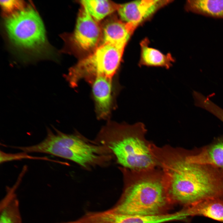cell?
Masks as SVG:
<instances>
[{"label": "cell", "instance_id": "277c9868", "mask_svg": "<svg viewBox=\"0 0 223 223\" xmlns=\"http://www.w3.org/2000/svg\"><path fill=\"white\" fill-rule=\"evenodd\" d=\"M55 131L54 133L48 131V136L38 145L40 153L68 160L88 170L106 166L114 159L108 148L95 140H90L77 132L66 134Z\"/></svg>", "mask_w": 223, "mask_h": 223}, {"label": "cell", "instance_id": "3957f363", "mask_svg": "<svg viewBox=\"0 0 223 223\" xmlns=\"http://www.w3.org/2000/svg\"><path fill=\"white\" fill-rule=\"evenodd\" d=\"M144 125L138 122L133 125L109 121L102 127L94 139L110 150L120 167L133 170L157 167L152 155V143L146 138Z\"/></svg>", "mask_w": 223, "mask_h": 223}, {"label": "cell", "instance_id": "ac0fdd59", "mask_svg": "<svg viewBox=\"0 0 223 223\" xmlns=\"http://www.w3.org/2000/svg\"><path fill=\"white\" fill-rule=\"evenodd\" d=\"M219 119L223 122V112L220 115Z\"/></svg>", "mask_w": 223, "mask_h": 223}, {"label": "cell", "instance_id": "6da1fadb", "mask_svg": "<svg viewBox=\"0 0 223 223\" xmlns=\"http://www.w3.org/2000/svg\"><path fill=\"white\" fill-rule=\"evenodd\" d=\"M187 151L166 145L158 147L154 153L173 205L184 207L208 199L223 200V170L189 162Z\"/></svg>", "mask_w": 223, "mask_h": 223}, {"label": "cell", "instance_id": "30bf717a", "mask_svg": "<svg viewBox=\"0 0 223 223\" xmlns=\"http://www.w3.org/2000/svg\"><path fill=\"white\" fill-rule=\"evenodd\" d=\"M186 157L190 162L211 165L223 170V136L200 148L187 150Z\"/></svg>", "mask_w": 223, "mask_h": 223}, {"label": "cell", "instance_id": "7c38bea8", "mask_svg": "<svg viewBox=\"0 0 223 223\" xmlns=\"http://www.w3.org/2000/svg\"><path fill=\"white\" fill-rule=\"evenodd\" d=\"M16 182L7 189L6 193L0 203V223H22L20 204L16 190Z\"/></svg>", "mask_w": 223, "mask_h": 223}, {"label": "cell", "instance_id": "8fae6325", "mask_svg": "<svg viewBox=\"0 0 223 223\" xmlns=\"http://www.w3.org/2000/svg\"><path fill=\"white\" fill-rule=\"evenodd\" d=\"M136 28L132 24L119 20H110L103 28L102 43L125 47Z\"/></svg>", "mask_w": 223, "mask_h": 223}, {"label": "cell", "instance_id": "9a60e30c", "mask_svg": "<svg viewBox=\"0 0 223 223\" xmlns=\"http://www.w3.org/2000/svg\"><path fill=\"white\" fill-rule=\"evenodd\" d=\"M148 43L146 38L141 43V55L139 65L164 67L167 69L170 67L174 61L171 55H164L159 50L149 47Z\"/></svg>", "mask_w": 223, "mask_h": 223}, {"label": "cell", "instance_id": "e0dca14e", "mask_svg": "<svg viewBox=\"0 0 223 223\" xmlns=\"http://www.w3.org/2000/svg\"><path fill=\"white\" fill-rule=\"evenodd\" d=\"M0 3L3 10L8 16L24 7L23 3L19 1L2 0L0 1Z\"/></svg>", "mask_w": 223, "mask_h": 223}, {"label": "cell", "instance_id": "9c48e42d", "mask_svg": "<svg viewBox=\"0 0 223 223\" xmlns=\"http://www.w3.org/2000/svg\"><path fill=\"white\" fill-rule=\"evenodd\" d=\"M171 1L137 0L119 4L117 11L121 20L136 28L156 11Z\"/></svg>", "mask_w": 223, "mask_h": 223}, {"label": "cell", "instance_id": "2e32d148", "mask_svg": "<svg viewBox=\"0 0 223 223\" xmlns=\"http://www.w3.org/2000/svg\"><path fill=\"white\" fill-rule=\"evenodd\" d=\"M80 2L96 21L101 20L108 15L117 10L119 5L107 0H84L81 1Z\"/></svg>", "mask_w": 223, "mask_h": 223}, {"label": "cell", "instance_id": "4fadbf2b", "mask_svg": "<svg viewBox=\"0 0 223 223\" xmlns=\"http://www.w3.org/2000/svg\"><path fill=\"white\" fill-rule=\"evenodd\" d=\"M189 217L203 216L223 222V200L217 198L204 199L184 207Z\"/></svg>", "mask_w": 223, "mask_h": 223}, {"label": "cell", "instance_id": "7a4b0ae2", "mask_svg": "<svg viewBox=\"0 0 223 223\" xmlns=\"http://www.w3.org/2000/svg\"><path fill=\"white\" fill-rule=\"evenodd\" d=\"M119 168L123 175V187L121 195L112 208L119 213L130 215L168 213L174 205L160 168L136 170L121 167Z\"/></svg>", "mask_w": 223, "mask_h": 223}, {"label": "cell", "instance_id": "52a82bcc", "mask_svg": "<svg viewBox=\"0 0 223 223\" xmlns=\"http://www.w3.org/2000/svg\"><path fill=\"white\" fill-rule=\"evenodd\" d=\"M82 6L70 41L74 48L79 51H92L97 47L101 30L97 21Z\"/></svg>", "mask_w": 223, "mask_h": 223}, {"label": "cell", "instance_id": "ba28073f", "mask_svg": "<svg viewBox=\"0 0 223 223\" xmlns=\"http://www.w3.org/2000/svg\"><path fill=\"white\" fill-rule=\"evenodd\" d=\"M90 84L97 118H108L114 107V86L112 79L99 76L87 81Z\"/></svg>", "mask_w": 223, "mask_h": 223}, {"label": "cell", "instance_id": "5b68a950", "mask_svg": "<svg viewBox=\"0 0 223 223\" xmlns=\"http://www.w3.org/2000/svg\"><path fill=\"white\" fill-rule=\"evenodd\" d=\"M5 25L9 38L18 48L37 53L47 45L42 21L30 7H25L8 16Z\"/></svg>", "mask_w": 223, "mask_h": 223}, {"label": "cell", "instance_id": "5bb4252c", "mask_svg": "<svg viewBox=\"0 0 223 223\" xmlns=\"http://www.w3.org/2000/svg\"><path fill=\"white\" fill-rule=\"evenodd\" d=\"M185 8L189 12L223 19V0H188Z\"/></svg>", "mask_w": 223, "mask_h": 223}, {"label": "cell", "instance_id": "8992f818", "mask_svg": "<svg viewBox=\"0 0 223 223\" xmlns=\"http://www.w3.org/2000/svg\"><path fill=\"white\" fill-rule=\"evenodd\" d=\"M125 47L102 43L70 69L67 77L70 85L75 87L82 79L87 81L99 76L112 79L119 67Z\"/></svg>", "mask_w": 223, "mask_h": 223}]
</instances>
